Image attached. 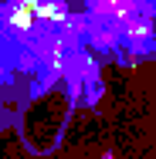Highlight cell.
Masks as SVG:
<instances>
[{
    "label": "cell",
    "instance_id": "1",
    "mask_svg": "<svg viewBox=\"0 0 156 159\" xmlns=\"http://www.w3.org/2000/svg\"><path fill=\"white\" fill-rule=\"evenodd\" d=\"M105 95V81H102V71L85 75V85H82V108H95Z\"/></svg>",
    "mask_w": 156,
    "mask_h": 159
},
{
    "label": "cell",
    "instance_id": "2",
    "mask_svg": "<svg viewBox=\"0 0 156 159\" xmlns=\"http://www.w3.org/2000/svg\"><path fill=\"white\" fill-rule=\"evenodd\" d=\"M102 159H116V152H112V149H109V152H105V156H102Z\"/></svg>",
    "mask_w": 156,
    "mask_h": 159
}]
</instances>
